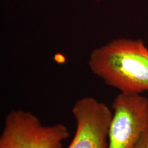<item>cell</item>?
<instances>
[{
    "label": "cell",
    "mask_w": 148,
    "mask_h": 148,
    "mask_svg": "<svg viewBox=\"0 0 148 148\" xmlns=\"http://www.w3.org/2000/svg\"><path fill=\"white\" fill-rule=\"evenodd\" d=\"M134 148H148V132L142 134Z\"/></svg>",
    "instance_id": "5"
},
{
    "label": "cell",
    "mask_w": 148,
    "mask_h": 148,
    "mask_svg": "<svg viewBox=\"0 0 148 148\" xmlns=\"http://www.w3.org/2000/svg\"><path fill=\"white\" fill-rule=\"evenodd\" d=\"M69 136L62 123L45 125L32 112L14 110L5 119L0 148H62Z\"/></svg>",
    "instance_id": "2"
},
{
    "label": "cell",
    "mask_w": 148,
    "mask_h": 148,
    "mask_svg": "<svg viewBox=\"0 0 148 148\" xmlns=\"http://www.w3.org/2000/svg\"><path fill=\"white\" fill-rule=\"evenodd\" d=\"M108 148H134L148 132V99L138 93H120L112 103Z\"/></svg>",
    "instance_id": "3"
},
{
    "label": "cell",
    "mask_w": 148,
    "mask_h": 148,
    "mask_svg": "<svg viewBox=\"0 0 148 148\" xmlns=\"http://www.w3.org/2000/svg\"><path fill=\"white\" fill-rule=\"evenodd\" d=\"M90 69L123 93L148 91V49L142 40L119 38L90 53Z\"/></svg>",
    "instance_id": "1"
},
{
    "label": "cell",
    "mask_w": 148,
    "mask_h": 148,
    "mask_svg": "<svg viewBox=\"0 0 148 148\" xmlns=\"http://www.w3.org/2000/svg\"><path fill=\"white\" fill-rule=\"evenodd\" d=\"M76 131L68 148H108L112 111L91 97L78 99L72 108Z\"/></svg>",
    "instance_id": "4"
}]
</instances>
